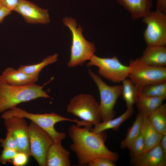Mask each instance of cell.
I'll return each mask as SVG.
<instances>
[{
	"label": "cell",
	"instance_id": "6da1fadb",
	"mask_svg": "<svg viewBox=\"0 0 166 166\" xmlns=\"http://www.w3.org/2000/svg\"><path fill=\"white\" fill-rule=\"evenodd\" d=\"M91 128L77 124L68 128L69 134L72 141L70 148L76 156L78 164L88 165L98 157L107 158L115 162L117 161L118 154L110 151L105 145L106 133L105 131L95 133Z\"/></svg>",
	"mask_w": 166,
	"mask_h": 166
},
{
	"label": "cell",
	"instance_id": "7a4b0ae2",
	"mask_svg": "<svg viewBox=\"0 0 166 166\" xmlns=\"http://www.w3.org/2000/svg\"><path fill=\"white\" fill-rule=\"evenodd\" d=\"M44 86L35 83L14 86L6 83L0 76V113L23 102L40 98H51L43 89Z\"/></svg>",
	"mask_w": 166,
	"mask_h": 166
},
{
	"label": "cell",
	"instance_id": "3957f363",
	"mask_svg": "<svg viewBox=\"0 0 166 166\" xmlns=\"http://www.w3.org/2000/svg\"><path fill=\"white\" fill-rule=\"evenodd\" d=\"M12 117L29 119L46 132L51 137L53 142H61L66 136L64 132H60L56 130L54 125L56 123L68 121L81 125L83 123L82 121L65 117L54 112L44 114L32 113L17 107L4 112L1 116V118L4 120Z\"/></svg>",
	"mask_w": 166,
	"mask_h": 166
},
{
	"label": "cell",
	"instance_id": "277c9868",
	"mask_svg": "<svg viewBox=\"0 0 166 166\" xmlns=\"http://www.w3.org/2000/svg\"><path fill=\"white\" fill-rule=\"evenodd\" d=\"M63 22L70 30L72 37L70 58L67 65L69 67L82 65L94 54L96 50L95 45L85 39L82 28L80 25L78 26L75 19L65 17Z\"/></svg>",
	"mask_w": 166,
	"mask_h": 166
},
{
	"label": "cell",
	"instance_id": "5b68a950",
	"mask_svg": "<svg viewBox=\"0 0 166 166\" xmlns=\"http://www.w3.org/2000/svg\"><path fill=\"white\" fill-rule=\"evenodd\" d=\"M67 111L92 125H96L101 120L99 104L89 94L81 93L74 96L68 104Z\"/></svg>",
	"mask_w": 166,
	"mask_h": 166
},
{
	"label": "cell",
	"instance_id": "8992f818",
	"mask_svg": "<svg viewBox=\"0 0 166 166\" xmlns=\"http://www.w3.org/2000/svg\"><path fill=\"white\" fill-rule=\"evenodd\" d=\"M128 66L130 68L128 77L140 89L149 85L166 82L165 66L148 65L139 58L131 60Z\"/></svg>",
	"mask_w": 166,
	"mask_h": 166
},
{
	"label": "cell",
	"instance_id": "52a82bcc",
	"mask_svg": "<svg viewBox=\"0 0 166 166\" xmlns=\"http://www.w3.org/2000/svg\"><path fill=\"white\" fill-rule=\"evenodd\" d=\"M88 72L99 91L100 97L99 104L101 120L105 121L114 118L115 114L114 108L117 99L121 95L122 85H109L91 69H89Z\"/></svg>",
	"mask_w": 166,
	"mask_h": 166
},
{
	"label": "cell",
	"instance_id": "ba28073f",
	"mask_svg": "<svg viewBox=\"0 0 166 166\" xmlns=\"http://www.w3.org/2000/svg\"><path fill=\"white\" fill-rule=\"evenodd\" d=\"M87 66L97 67L99 75L114 83L122 82L128 77L130 73L129 66L122 64L116 56L103 58L94 54Z\"/></svg>",
	"mask_w": 166,
	"mask_h": 166
},
{
	"label": "cell",
	"instance_id": "9c48e42d",
	"mask_svg": "<svg viewBox=\"0 0 166 166\" xmlns=\"http://www.w3.org/2000/svg\"><path fill=\"white\" fill-rule=\"evenodd\" d=\"M146 24L144 37L147 46H164L166 44V14L156 9L142 18Z\"/></svg>",
	"mask_w": 166,
	"mask_h": 166
},
{
	"label": "cell",
	"instance_id": "30bf717a",
	"mask_svg": "<svg viewBox=\"0 0 166 166\" xmlns=\"http://www.w3.org/2000/svg\"><path fill=\"white\" fill-rule=\"evenodd\" d=\"M30 152L40 166H46L49 149L53 142L50 136L44 130L31 121L29 125Z\"/></svg>",
	"mask_w": 166,
	"mask_h": 166
},
{
	"label": "cell",
	"instance_id": "8fae6325",
	"mask_svg": "<svg viewBox=\"0 0 166 166\" xmlns=\"http://www.w3.org/2000/svg\"><path fill=\"white\" fill-rule=\"evenodd\" d=\"M7 132L13 136L18 151L25 153L30 156L29 125L25 118L12 117L4 120Z\"/></svg>",
	"mask_w": 166,
	"mask_h": 166
},
{
	"label": "cell",
	"instance_id": "7c38bea8",
	"mask_svg": "<svg viewBox=\"0 0 166 166\" xmlns=\"http://www.w3.org/2000/svg\"><path fill=\"white\" fill-rule=\"evenodd\" d=\"M14 11L30 24H46L50 22L47 10L26 0H20Z\"/></svg>",
	"mask_w": 166,
	"mask_h": 166
},
{
	"label": "cell",
	"instance_id": "4fadbf2b",
	"mask_svg": "<svg viewBox=\"0 0 166 166\" xmlns=\"http://www.w3.org/2000/svg\"><path fill=\"white\" fill-rule=\"evenodd\" d=\"M130 162L134 166H166V154L159 144L140 156L131 158Z\"/></svg>",
	"mask_w": 166,
	"mask_h": 166
},
{
	"label": "cell",
	"instance_id": "5bb4252c",
	"mask_svg": "<svg viewBox=\"0 0 166 166\" xmlns=\"http://www.w3.org/2000/svg\"><path fill=\"white\" fill-rule=\"evenodd\" d=\"M69 152L61 144V142L53 143L47 155L46 166H70Z\"/></svg>",
	"mask_w": 166,
	"mask_h": 166
},
{
	"label": "cell",
	"instance_id": "9a60e30c",
	"mask_svg": "<svg viewBox=\"0 0 166 166\" xmlns=\"http://www.w3.org/2000/svg\"><path fill=\"white\" fill-rule=\"evenodd\" d=\"M0 76L6 83L15 86H22L35 83L38 77L31 76L18 69L11 67L6 68Z\"/></svg>",
	"mask_w": 166,
	"mask_h": 166
},
{
	"label": "cell",
	"instance_id": "2e32d148",
	"mask_svg": "<svg viewBox=\"0 0 166 166\" xmlns=\"http://www.w3.org/2000/svg\"><path fill=\"white\" fill-rule=\"evenodd\" d=\"M130 13L132 18L136 20L143 18L151 11L152 0H116Z\"/></svg>",
	"mask_w": 166,
	"mask_h": 166
},
{
	"label": "cell",
	"instance_id": "e0dca14e",
	"mask_svg": "<svg viewBox=\"0 0 166 166\" xmlns=\"http://www.w3.org/2000/svg\"><path fill=\"white\" fill-rule=\"evenodd\" d=\"M144 63L154 66H166V48L164 46H147L139 58Z\"/></svg>",
	"mask_w": 166,
	"mask_h": 166
},
{
	"label": "cell",
	"instance_id": "ac0fdd59",
	"mask_svg": "<svg viewBox=\"0 0 166 166\" xmlns=\"http://www.w3.org/2000/svg\"><path fill=\"white\" fill-rule=\"evenodd\" d=\"M142 117L141 132L144 142V152L159 144L162 135L152 125L147 117Z\"/></svg>",
	"mask_w": 166,
	"mask_h": 166
},
{
	"label": "cell",
	"instance_id": "d6986e66",
	"mask_svg": "<svg viewBox=\"0 0 166 166\" xmlns=\"http://www.w3.org/2000/svg\"><path fill=\"white\" fill-rule=\"evenodd\" d=\"M165 99L140 95L136 104L138 113L142 116L148 117L163 104Z\"/></svg>",
	"mask_w": 166,
	"mask_h": 166
},
{
	"label": "cell",
	"instance_id": "ffe728a7",
	"mask_svg": "<svg viewBox=\"0 0 166 166\" xmlns=\"http://www.w3.org/2000/svg\"><path fill=\"white\" fill-rule=\"evenodd\" d=\"M133 108L127 109L126 110L118 117L105 121L101 122L94 126L92 131L95 133H99L108 129L117 130L120 125L128 119L133 114Z\"/></svg>",
	"mask_w": 166,
	"mask_h": 166
},
{
	"label": "cell",
	"instance_id": "44dd1931",
	"mask_svg": "<svg viewBox=\"0 0 166 166\" xmlns=\"http://www.w3.org/2000/svg\"><path fill=\"white\" fill-rule=\"evenodd\" d=\"M122 82L121 95L125 101L127 109L133 108L140 95V89L128 78Z\"/></svg>",
	"mask_w": 166,
	"mask_h": 166
},
{
	"label": "cell",
	"instance_id": "7402d4cb",
	"mask_svg": "<svg viewBox=\"0 0 166 166\" xmlns=\"http://www.w3.org/2000/svg\"><path fill=\"white\" fill-rule=\"evenodd\" d=\"M156 130L162 135L166 133V104H163L147 117Z\"/></svg>",
	"mask_w": 166,
	"mask_h": 166
},
{
	"label": "cell",
	"instance_id": "603a6c76",
	"mask_svg": "<svg viewBox=\"0 0 166 166\" xmlns=\"http://www.w3.org/2000/svg\"><path fill=\"white\" fill-rule=\"evenodd\" d=\"M58 56L57 53H55L47 57L38 64L22 65L18 69L31 76L38 77L42 70L47 65L55 62L57 60Z\"/></svg>",
	"mask_w": 166,
	"mask_h": 166
},
{
	"label": "cell",
	"instance_id": "cb8c5ba5",
	"mask_svg": "<svg viewBox=\"0 0 166 166\" xmlns=\"http://www.w3.org/2000/svg\"><path fill=\"white\" fill-rule=\"evenodd\" d=\"M143 117L138 113L131 127L129 128L126 136L121 143L122 148H128L131 144L140 134L141 128Z\"/></svg>",
	"mask_w": 166,
	"mask_h": 166
},
{
	"label": "cell",
	"instance_id": "d4e9b609",
	"mask_svg": "<svg viewBox=\"0 0 166 166\" xmlns=\"http://www.w3.org/2000/svg\"><path fill=\"white\" fill-rule=\"evenodd\" d=\"M140 95L166 99V82L149 85L140 89Z\"/></svg>",
	"mask_w": 166,
	"mask_h": 166
},
{
	"label": "cell",
	"instance_id": "484cf974",
	"mask_svg": "<svg viewBox=\"0 0 166 166\" xmlns=\"http://www.w3.org/2000/svg\"><path fill=\"white\" fill-rule=\"evenodd\" d=\"M145 144L143 136L140 132L139 135L131 144L128 148L131 158L138 156L144 152Z\"/></svg>",
	"mask_w": 166,
	"mask_h": 166
},
{
	"label": "cell",
	"instance_id": "4316f807",
	"mask_svg": "<svg viewBox=\"0 0 166 166\" xmlns=\"http://www.w3.org/2000/svg\"><path fill=\"white\" fill-rule=\"evenodd\" d=\"M18 151L15 149L3 148L0 155V162L2 164L11 162L13 158Z\"/></svg>",
	"mask_w": 166,
	"mask_h": 166
},
{
	"label": "cell",
	"instance_id": "83f0119b",
	"mask_svg": "<svg viewBox=\"0 0 166 166\" xmlns=\"http://www.w3.org/2000/svg\"><path fill=\"white\" fill-rule=\"evenodd\" d=\"M30 156L27 154L18 152L12 160L11 163L15 166H24L28 163Z\"/></svg>",
	"mask_w": 166,
	"mask_h": 166
},
{
	"label": "cell",
	"instance_id": "f1b7e54d",
	"mask_svg": "<svg viewBox=\"0 0 166 166\" xmlns=\"http://www.w3.org/2000/svg\"><path fill=\"white\" fill-rule=\"evenodd\" d=\"M1 146L3 148H11L18 151V147L15 140L12 134L7 132L6 136L4 139H0Z\"/></svg>",
	"mask_w": 166,
	"mask_h": 166
},
{
	"label": "cell",
	"instance_id": "f546056e",
	"mask_svg": "<svg viewBox=\"0 0 166 166\" xmlns=\"http://www.w3.org/2000/svg\"><path fill=\"white\" fill-rule=\"evenodd\" d=\"M89 166H115V162L112 160L104 157L96 158L89 163Z\"/></svg>",
	"mask_w": 166,
	"mask_h": 166
},
{
	"label": "cell",
	"instance_id": "4dcf8cb0",
	"mask_svg": "<svg viewBox=\"0 0 166 166\" xmlns=\"http://www.w3.org/2000/svg\"><path fill=\"white\" fill-rule=\"evenodd\" d=\"M20 1V0H0V3L2 6L11 11L15 10Z\"/></svg>",
	"mask_w": 166,
	"mask_h": 166
},
{
	"label": "cell",
	"instance_id": "1f68e13d",
	"mask_svg": "<svg viewBox=\"0 0 166 166\" xmlns=\"http://www.w3.org/2000/svg\"><path fill=\"white\" fill-rule=\"evenodd\" d=\"M11 11L2 6L0 9V23L3 20L4 18L11 13Z\"/></svg>",
	"mask_w": 166,
	"mask_h": 166
},
{
	"label": "cell",
	"instance_id": "d6a6232c",
	"mask_svg": "<svg viewBox=\"0 0 166 166\" xmlns=\"http://www.w3.org/2000/svg\"><path fill=\"white\" fill-rule=\"evenodd\" d=\"M156 9L165 13L166 12V0H157Z\"/></svg>",
	"mask_w": 166,
	"mask_h": 166
},
{
	"label": "cell",
	"instance_id": "836d02e7",
	"mask_svg": "<svg viewBox=\"0 0 166 166\" xmlns=\"http://www.w3.org/2000/svg\"><path fill=\"white\" fill-rule=\"evenodd\" d=\"M159 144L164 153L166 154V133L162 135Z\"/></svg>",
	"mask_w": 166,
	"mask_h": 166
},
{
	"label": "cell",
	"instance_id": "e575fe53",
	"mask_svg": "<svg viewBox=\"0 0 166 166\" xmlns=\"http://www.w3.org/2000/svg\"><path fill=\"white\" fill-rule=\"evenodd\" d=\"M2 6L1 4L0 3V9L2 7Z\"/></svg>",
	"mask_w": 166,
	"mask_h": 166
}]
</instances>
